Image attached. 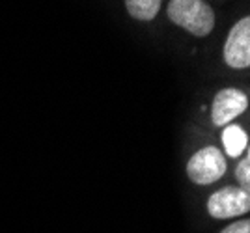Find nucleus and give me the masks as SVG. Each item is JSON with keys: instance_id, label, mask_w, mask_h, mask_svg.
<instances>
[{"instance_id": "6e6552de", "label": "nucleus", "mask_w": 250, "mask_h": 233, "mask_svg": "<svg viewBox=\"0 0 250 233\" xmlns=\"http://www.w3.org/2000/svg\"><path fill=\"white\" fill-rule=\"evenodd\" d=\"M235 177H237V181L241 183V189L249 192V189H250V157L249 155L239 162V166L235 170Z\"/></svg>"}, {"instance_id": "0eeeda50", "label": "nucleus", "mask_w": 250, "mask_h": 233, "mask_svg": "<svg viewBox=\"0 0 250 233\" xmlns=\"http://www.w3.org/2000/svg\"><path fill=\"white\" fill-rule=\"evenodd\" d=\"M163 0H125V6L131 17L138 21H151L161 10Z\"/></svg>"}, {"instance_id": "423d86ee", "label": "nucleus", "mask_w": 250, "mask_h": 233, "mask_svg": "<svg viewBox=\"0 0 250 233\" xmlns=\"http://www.w3.org/2000/svg\"><path fill=\"white\" fill-rule=\"evenodd\" d=\"M222 144H224L228 157H239L241 153L247 149L249 136L239 125H228L222 131Z\"/></svg>"}, {"instance_id": "1a4fd4ad", "label": "nucleus", "mask_w": 250, "mask_h": 233, "mask_svg": "<svg viewBox=\"0 0 250 233\" xmlns=\"http://www.w3.org/2000/svg\"><path fill=\"white\" fill-rule=\"evenodd\" d=\"M222 233H250V222L249 220H239L228 226Z\"/></svg>"}, {"instance_id": "f257e3e1", "label": "nucleus", "mask_w": 250, "mask_h": 233, "mask_svg": "<svg viewBox=\"0 0 250 233\" xmlns=\"http://www.w3.org/2000/svg\"><path fill=\"white\" fill-rule=\"evenodd\" d=\"M168 17L194 36H208L215 26V13L204 0H170Z\"/></svg>"}, {"instance_id": "39448f33", "label": "nucleus", "mask_w": 250, "mask_h": 233, "mask_svg": "<svg viewBox=\"0 0 250 233\" xmlns=\"http://www.w3.org/2000/svg\"><path fill=\"white\" fill-rule=\"evenodd\" d=\"M247 105H249V101L243 92L235 90V88H224L215 96L213 108H211V119L215 125L222 127V125L229 123L233 117L243 114L247 110Z\"/></svg>"}, {"instance_id": "7ed1b4c3", "label": "nucleus", "mask_w": 250, "mask_h": 233, "mask_svg": "<svg viewBox=\"0 0 250 233\" xmlns=\"http://www.w3.org/2000/svg\"><path fill=\"white\" fill-rule=\"evenodd\" d=\"M250 196L237 187H226L217 191L208 201V211L213 218H231L249 213Z\"/></svg>"}, {"instance_id": "20e7f679", "label": "nucleus", "mask_w": 250, "mask_h": 233, "mask_svg": "<svg viewBox=\"0 0 250 233\" xmlns=\"http://www.w3.org/2000/svg\"><path fill=\"white\" fill-rule=\"evenodd\" d=\"M224 60L233 69H245L250 64V19L243 17L231 26L224 45Z\"/></svg>"}, {"instance_id": "f03ea898", "label": "nucleus", "mask_w": 250, "mask_h": 233, "mask_svg": "<svg viewBox=\"0 0 250 233\" xmlns=\"http://www.w3.org/2000/svg\"><path fill=\"white\" fill-rule=\"evenodd\" d=\"M226 174V162L220 149L208 146L194 153L187 164V175L198 185H209L219 181Z\"/></svg>"}]
</instances>
